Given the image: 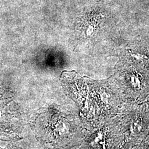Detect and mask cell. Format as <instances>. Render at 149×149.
I'll use <instances>...</instances> for the list:
<instances>
[{"label":"cell","mask_w":149,"mask_h":149,"mask_svg":"<svg viewBox=\"0 0 149 149\" xmlns=\"http://www.w3.org/2000/svg\"><path fill=\"white\" fill-rule=\"evenodd\" d=\"M146 141L147 144H148V148H147V149H149V136L148 137V138L146 139Z\"/></svg>","instance_id":"10"},{"label":"cell","mask_w":149,"mask_h":149,"mask_svg":"<svg viewBox=\"0 0 149 149\" xmlns=\"http://www.w3.org/2000/svg\"><path fill=\"white\" fill-rule=\"evenodd\" d=\"M148 144L146 141L135 142L124 140L119 149H147Z\"/></svg>","instance_id":"8"},{"label":"cell","mask_w":149,"mask_h":149,"mask_svg":"<svg viewBox=\"0 0 149 149\" xmlns=\"http://www.w3.org/2000/svg\"><path fill=\"white\" fill-rule=\"evenodd\" d=\"M64 90L79 108V116L84 122H98L119 114L125 102L113 77L103 81L65 77Z\"/></svg>","instance_id":"1"},{"label":"cell","mask_w":149,"mask_h":149,"mask_svg":"<svg viewBox=\"0 0 149 149\" xmlns=\"http://www.w3.org/2000/svg\"><path fill=\"white\" fill-rule=\"evenodd\" d=\"M16 141L5 140V145L1 146L0 144V149H26L16 144Z\"/></svg>","instance_id":"9"},{"label":"cell","mask_w":149,"mask_h":149,"mask_svg":"<svg viewBox=\"0 0 149 149\" xmlns=\"http://www.w3.org/2000/svg\"><path fill=\"white\" fill-rule=\"evenodd\" d=\"M146 103H147V104H148V106L149 109V97L148 98V99L147 100V101H146Z\"/></svg>","instance_id":"11"},{"label":"cell","mask_w":149,"mask_h":149,"mask_svg":"<svg viewBox=\"0 0 149 149\" xmlns=\"http://www.w3.org/2000/svg\"><path fill=\"white\" fill-rule=\"evenodd\" d=\"M125 140L146 141L149 136V109L146 102H125L119 114Z\"/></svg>","instance_id":"5"},{"label":"cell","mask_w":149,"mask_h":149,"mask_svg":"<svg viewBox=\"0 0 149 149\" xmlns=\"http://www.w3.org/2000/svg\"><path fill=\"white\" fill-rule=\"evenodd\" d=\"M33 132L44 149H76L84 136L79 114L55 107L42 108L28 118Z\"/></svg>","instance_id":"2"},{"label":"cell","mask_w":149,"mask_h":149,"mask_svg":"<svg viewBox=\"0 0 149 149\" xmlns=\"http://www.w3.org/2000/svg\"><path fill=\"white\" fill-rule=\"evenodd\" d=\"M120 59L128 60L141 66L149 72V49L139 45H133L121 51Z\"/></svg>","instance_id":"7"},{"label":"cell","mask_w":149,"mask_h":149,"mask_svg":"<svg viewBox=\"0 0 149 149\" xmlns=\"http://www.w3.org/2000/svg\"><path fill=\"white\" fill-rule=\"evenodd\" d=\"M83 123L84 136L76 149H119L125 140L119 115L102 121Z\"/></svg>","instance_id":"4"},{"label":"cell","mask_w":149,"mask_h":149,"mask_svg":"<svg viewBox=\"0 0 149 149\" xmlns=\"http://www.w3.org/2000/svg\"><path fill=\"white\" fill-rule=\"evenodd\" d=\"M124 102L143 103L149 97V72L138 65L120 59L112 77Z\"/></svg>","instance_id":"3"},{"label":"cell","mask_w":149,"mask_h":149,"mask_svg":"<svg viewBox=\"0 0 149 149\" xmlns=\"http://www.w3.org/2000/svg\"><path fill=\"white\" fill-rule=\"evenodd\" d=\"M28 118L12 100L0 98V140L17 141Z\"/></svg>","instance_id":"6"}]
</instances>
